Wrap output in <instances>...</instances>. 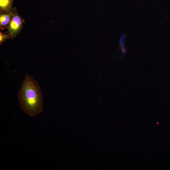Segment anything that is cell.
Returning a JSON list of instances; mask_svg holds the SVG:
<instances>
[{
	"label": "cell",
	"instance_id": "3",
	"mask_svg": "<svg viewBox=\"0 0 170 170\" xmlns=\"http://www.w3.org/2000/svg\"><path fill=\"white\" fill-rule=\"evenodd\" d=\"M14 0H0V13H9L13 12Z\"/></svg>",
	"mask_w": 170,
	"mask_h": 170
},
{
	"label": "cell",
	"instance_id": "5",
	"mask_svg": "<svg viewBox=\"0 0 170 170\" xmlns=\"http://www.w3.org/2000/svg\"><path fill=\"white\" fill-rule=\"evenodd\" d=\"M9 38H10V36L9 34H6L0 31V45H1L3 42Z\"/></svg>",
	"mask_w": 170,
	"mask_h": 170
},
{
	"label": "cell",
	"instance_id": "4",
	"mask_svg": "<svg viewBox=\"0 0 170 170\" xmlns=\"http://www.w3.org/2000/svg\"><path fill=\"white\" fill-rule=\"evenodd\" d=\"M13 16V11L12 12L9 13L5 14L0 13V29H5V28L9 25Z\"/></svg>",
	"mask_w": 170,
	"mask_h": 170
},
{
	"label": "cell",
	"instance_id": "2",
	"mask_svg": "<svg viewBox=\"0 0 170 170\" xmlns=\"http://www.w3.org/2000/svg\"><path fill=\"white\" fill-rule=\"evenodd\" d=\"M13 16L6 29L12 39L14 38L22 29L24 20L20 15L15 7L13 9Z\"/></svg>",
	"mask_w": 170,
	"mask_h": 170
},
{
	"label": "cell",
	"instance_id": "1",
	"mask_svg": "<svg viewBox=\"0 0 170 170\" xmlns=\"http://www.w3.org/2000/svg\"><path fill=\"white\" fill-rule=\"evenodd\" d=\"M18 99L22 111L31 117L43 110V96L38 82L26 74L18 93Z\"/></svg>",
	"mask_w": 170,
	"mask_h": 170
},
{
	"label": "cell",
	"instance_id": "6",
	"mask_svg": "<svg viewBox=\"0 0 170 170\" xmlns=\"http://www.w3.org/2000/svg\"><path fill=\"white\" fill-rule=\"evenodd\" d=\"M125 35L122 34L121 36L119 41V43L123 52H125V47L124 46V41L125 39Z\"/></svg>",
	"mask_w": 170,
	"mask_h": 170
}]
</instances>
